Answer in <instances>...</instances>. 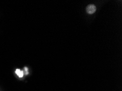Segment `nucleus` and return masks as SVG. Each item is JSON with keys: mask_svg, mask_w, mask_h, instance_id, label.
Masks as SVG:
<instances>
[{"mask_svg": "<svg viewBox=\"0 0 122 91\" xmlns=\"http://www.w3.org/2000/svg\"><path fill=\"white\" fill-rule=\"evenodd\" d=\"M97 8L96 6L94 5H88L86 8V13L89 14H92L96 12Z\"/></svg>", "mask_w": 122, "mask_h": 91, "instance_id": "obj_1", "label": "nucleus"}, {"mask_svg": "<svg viewBox=\"0 0 122 91\" xmlns=\"http://www.w3.org/2000/svg\"><path fill=\"white\" fill-rule=\"evenodd\" d=\"M15 73L19 76V77H23V72H21L20 69H16L15 71Z\"/></svg>", "mask_w": 122, "mask_h": 91, "instance_id": "obj_2", "label": "nucleus"}]
</instances>
